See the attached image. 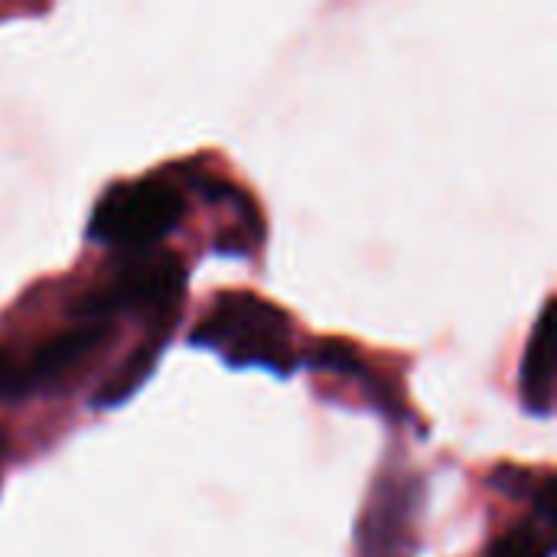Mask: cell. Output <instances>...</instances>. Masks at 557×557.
<instances>
[{"mask_svg":"<svg viewBox=\"0 0 557 557\" xmlns=\"http://www.w3.org/2000/svg\"><path fill=\"white\" fill-rule=\"evenodd\" d=\"M0 398H20V362L0 349Z\"/></svg>","mask_w":557,"mask_h":557,"instance_id":"cell-9","label":"cell"},{"mask_svg":"<svg viewBox=\"0 0 557 557\" xmlns=\"http://www.w3.org/2000/svg\"><path fill=\"white\" fill-rule=\"evenodd\" d=\"M186 215L183 193L166 180H134L111 186L88 222V238L121 251H144L163 242Z\"/></svg>","mask_w":557,"mask_h":557,"instance_id":"cell-2","label":"cell"},{"mask_svg":"<svg viewBox=\"0 0 557 557\" xmlns=\"http://www.w3.org/2000/svg\"><path fill=\"white\" fill-rule=\"evenodd\" d=\"M555 522H542V519H529L522 525H516L512 532H506L486 557H555V535H552Z\"/></svg>","mask_w":557,"mask_h":557,"instance_id":"cell-8","label":"cell"},{"mask_svg":"<svg viewBox=\"0 0 557 557\" xmlns=\"http://www.w3.org/2000/svg\"><path fill=\"white\" fill-rule=\"evenodd\" d=\"M522 408L532 418H552L555 411V300L539 313V323L529 336L522 369H519Z\"/></svg>","mask_w":557,"mask_h":557,"instance_id":"cell-6","label":"cell"},{"mask_svg":"<svg viewBox=\"0 0 557 557\" xmlns=\"http://www.w3.org/2000/svg\"><path fill=\"white\" fill-rule=\"evenodd\" d=\"M189 343L215 352L232 369H264L281 379L297 369L290 317L248 290L219 294Z\"/></svg>","mask_w":557,"mask_h":557,"instance_id":"cell-1","label":"cell"},{"mask_svg":"<svg viewBox=\"0 0 557 557\" xmlns=\"http://www.w3.org/2000/svg\"><path fill=\"white\" fill-rule=\"evenodd\" d=\"M183 284H186V271L176 258H150L124 268L114 281L85 294L72 307V313L82 323H108L114 313L163 310L180 300Z\"/></svg>","mask_w":557,"mask_h":557,"instance_id":"cell-3","label":"cell"},{"mask_svg":"<svg viewBox=\"0 0 557 557\" xmlns=\"http://www.w3.org/2000/svg\"><path fill=\"white\" fill-rule=\"evenodd\" d=\"M418 499V486L405 476L379 483L372 509L362 529L366 557H401V535L411 529V509Z\"/></svg>","mask_w":557,"mask_h":557,"instance_id":"cell-5","label":"cell"},{"mask_svg":"<svg viewBox=\"0 0 557 557\" xmlns=\"http://www.w3.org/2000/svg\"><path fill=\"white\" fill-rule=\"evenodd\" d=\"M111 326L108 323H78L69 333L52 336L49 343H42L23 366H20V398L39 388L55 385L62 375H69L85 356H91L95 349H101V343L108 339Z\"/></svg>","mask_w":557,"mask_h":557,"instance_id":"cell-4","label":"cell"},{"mask_svg":"<svg viewBox=\"0 0 557 557\" xmlns=\"http://www.w3.org/2000/svg\"><path fill=\"white\" fill-rule=\"evenodd\" d=\"M163 339H166V333H157L150 343H140L124 362H121V369L98 388V395H95V408H114V405H124L147 379H150V372H153V366H157V359H160V352H163Z\"/></svg>","mask_w":557,"mask_h":557,"instance_id":"cell-7","label":"cell"}]
</instances>
